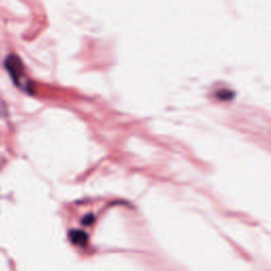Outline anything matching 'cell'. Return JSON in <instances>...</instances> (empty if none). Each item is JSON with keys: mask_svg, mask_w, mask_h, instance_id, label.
I'll use <instances>...</instances> for the list:
<instances>
[{"mask_svg": "<svg viewBox=\"0 0 271 271\" xmlns=\"http://www.w3.org/2000/svg\"><path fill=\"white\" fill-rule=\"evenodd\" d=\"M5 68L16 87L22 88L28 95H33V84L26 78L25 66L22 58L16 54H9L5 59Z\"/></svg>", "mask_w": 271, "mask_h": 271, "instance_id": "6da1fadb", "label": "cell"}, {"mask_svg": "<svg viewBox=\"0 0 271 271\" xmlns=\"http://www.w3.org/2000/svg\"><path fill=\"white\" fill-rule=\"evenodd\" d=\"M94 220H95V216L93 214H87L84 218H83V225H86V226H89V225H92L94 223Z\"/></svg>", "mask_w": 271, "mask_h": 271, "instance_id": "3957f363", "label": "cell"}, {"mask_svg": "<svg viewBox=\"0 0 271 271\" xmlns=\"http://www.w3.org/2000/svg\"><path fill=\"white\" fill-rule=\"evenodd\" d=\"M69 238L73 245L78 247H85L88 243V235L83 230H71L69 232Z\"/></svg>", "mask_w": 271, "mask_h": 271, "instance_id": "7a4b0ae2", "label": "cell"}]
</instances>
